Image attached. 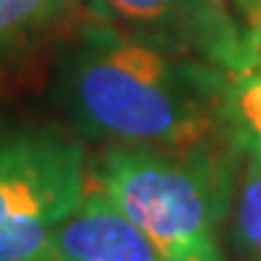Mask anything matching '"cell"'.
<instances>
[{"label": "cell", "instance_id": "1", "mask_svg": "<svg viewBox=\"0 0 261 261\" xmlns=\"http://www.w3.org/2000/svg\"><path fill=\"white\" fill-rule=\"evenodd\" d=\"M51 99L64 125L101 147L232 144L216 64L91 16L56 43Z\"/></svg>", "mask_w": 261, "mask_h": 261}, {"label": "cell", "instance_id": "2", "mask_svg": "<svg viewBox=\"0 0 261 261\" xmlns=\"http://www.w3.org/2000/svg\"><path fill=\"white\" fill-rule=\"evenodd\" d=\"M240 165L232 144H104L88 179L168 261H227L224 229Z\"/></svg>", "mask_w": 261, "mask_h": 261}, {"label": "cell", "instance_id": "3", "mask_svg": "<svg viewBox=\"0 0 261 261\" xmlns=\"http://www.w3.org/2000/svg\"><path fill=\"white\" fill-rule=\"evenodd\" d=\"M86 189V141L72 128L0 112V261H51Z\"/></svg>", "mask_w": 261, "mask_h": 261}, {"label": "cell", "instance_id": "4", "mask_svg": "<svg viewBox=\"0 0 261 261\" xmlns=\"http://www.w3.org/2000/svg\"><path fill=\"white\" fill-rule=\"evenodd\" d=\"M83 14L216 67L227 64L243 43L229 0H83Z\"/></svg>", "mask_w": 261, "mask_h": 261}, {"label": "cell", "instance_id": "5", "mask_svg": "<svg viewBox=\"0 0 261 261\" xmlns=\"http://www.w3.org/2000/svg\"><path fill=\"white\" fill-rule=\"evenodd\" d=\"M51 261H168L158 245L88 181L77 211L54 234Z\"/></svg>", "mask_w": 261, "mask_h": 261}, {"label": "cell", "instance_id": "6", "mask_svg": "<svg viewBox=\"0 0 261 261\" xmlns=\"http://www.w3.org/2000/svg\"><path fill=\"white\" fill-rule=\"evenodd\" d=\"M219 69L227 139L243 158L261 163V38L243 32L240 48Z\"/></svg>", "mask_w": 261, "mask_h": 261}, {"label": "cell", "instance_id": "7", "mask_svg": "<svg viewBox=\"0 0 261 261\" xmlns=\"http://www.w3.org/2000/svg\"><path fill=\"white\" fill-rule=\"evenodd\" d=\"M83 0H0V67L16 64L72 24Z\"/></svg>", "mask_w": 261, "mask_h": 261}, {"label": "cell", "instance_id": "8", "mask_svg": "<svg viewBox=\"0 0 261 261\" xmlns=\"http://www.w3.org/2000/svg\"><path fill=\"white\" fill-rule=\"evenodd\" d=\"M227 234L240 261H261V163L243 158Z\"/></svg>", "mask_w": 261, "mask_h": 261}, {"label": "cell", "instance_id": "9", "mask_svg": "<svg viewBox=\"0 0 261 261\" xmlns=\"http://www.w3.org/2000/svg\"><path fill=\"white\" fill-rule=\"evenodd\" d=\"M237 21L245 35L261 38V0H229Z\"/></svg>", "mask_w": 261, "mask_h": 261}]
</instances>
